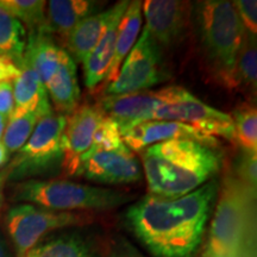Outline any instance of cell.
Instances as JSON below:
<instances>
[{
    "label": "cell",
    "instance_id": "cell-1",
    "mask_svg": "<svg viewBox=\"0 0 257 257\" xmlns=\"http://www.w3.org/2000/svg\"><path fill=\"white\" fill-rule=\"evenodd\" d=\"M219 182L212 179L188 194H147L125 212L135 237L155 257H193L200 246Z\"/></svg>",
    "mask_w": 257,
    "mask_h": 257
},
{
    "label": "cell",
    "instance_id": "cell-2",
    "mask_svg": "<svg viewBox=\"0 0 257 257\" xmlns=\"http://www.w3.org/2000/svg\"><path fill=\"white\" fill-rule=\"evenodd\" d=\"M149 194L178 198L214 179L223 155L217 147L192 140H170L140 152Z\"/></svg>",
    "mask_w": 257,
    "mask_h": 257
},
{
    "label": "cell",
    "instance_id": "cell-3",
    "mask_svg": "<svg viewBox=\"0 0 257 257\" xmlns=\"http://www.w3.org/2000/svg\"><path fill=\"white\" fill-rule=\"evenodd\" d=\"M201 47L208 67L224 86L236 87L234 70L244 28L232 2L206 0L197 5Z\"/></svg>",
    "mask_w": 257,
    "mask_h": 257
},
{
    "label": "cell",
    "instance_id": "cell-4",
    "mask_svg": "<svg viewBox=\"0 0 257 257\" xmlns=\"http://www.w3.org/2000/svg\"><path fill=\"white\" fill-rule=\"evenodd\" d=\"M12 200L61 212L111 210L131 200L130 194L69 180L29 179L15 186Z\"/></svg>",
    "mask_w": 257,
    "mask_h": 257
},
{
    "label": "cell",
    "instance_id": "cell-5",
    "mask_svg": "<svg viewBox=\"0 0 257 257\" xmlns=\"http://www.w3.org/2000/svg\"><path fill=\"white\" fill-rule=\"evenodd\" d=\"M255 188L236 176L225 179L212 221L205 257H233L242 238L248 207Z\"/></svg>",
    "mask_w": 257,
    "mask_h": 257
},
{
    "label": "cell",
    "instance_id": "cell-6",
    "mask_svg": "<svg viewBox=\"0 0 257 257\" xmlns=\"http://www.w3.org/2000/svg\"><path fill=\"white\" fill-rule=\"evenodd\" d=\"M67 115L53 113L41 118L34 133L10 162L9 180H24L54 172L63 160L62 135Z\"/></svg>",
    "mask_w": 257,
    "mask_h": 257
},
{
    "label": "cell",
    "instance_id": "cell-7",
    "mask_svg": "<svg viewBox=\"0 0 257 257\" xmlns=\"http://www.w3.org/2000/svg\"><path fill=\"white\" fill-rule=\"evenodd\" d=\"M87 221L89 217L79 212L47 210L31 204H18L6 213V227L17 257H25L48 233Z\"/></svg>",
    "mask_w": 257,
    "mask_h": 257
},
{
    "label": "cell",
    "instance_id": "cell-8",
    "mask_svg": "<svg viewBox=\"0 0 257 257\" xmlns=\"http://www.w3.org/2000/svg\"><path fill=\"white\" fill-rule=\"evenodd\" d=\"M168 79L162 48L146 28L121 64L119 73L105 88L106 95H121L148 91Z\"/></svg>",
    "mask_w": 257,
    "mask_h": 257
},
{
    "label": "cell",
    "instance_id": "cell-9",
    "mask_svg": "<svg viewBox=\"0 0 257 257\" xmlns=\"http://www.w3.org/2000/svg\"><path fill=\"white\" fill-rule=\"evenodd\" d=\"M192 93L180 86H169L159 91H142L121 95H106L99 106L106 115L112 118L119 126L120 134L136 124L150 119L152 114L161 106L188 100Z\"/></svg>",
    "mask_w": 257,
    "mask_h": 257
},
{
    "label": "cell",
    "instance_id": "cell-10",
    "mask_svg": "<svg viewBox=\"0 0 257 257\" xmlns=\"http://www.w3.org/2000/svg\"><path fill=\"white\" fill-rule=\"evenodd\" d=\"M75 176L101 185H127L140 181L142 167L126 144L115 149L86 153Z\"/></svg>",
    "mask_w": 257,
    "mask_h": 257
},
{
    "label": "cell",
    "instance_id": "cell-11",
    "mask_svg": "<svg viewBox=\"0 0 257 257\" xmlns=\"http://www.w3.org/2000/svg\"><path fill=\"white\" fill-rule=\"evenodd\" d=\"M149 120L179 121L194 127L199 133L210 137H223L233 141V121L230 114L211 107L198 98L173 102L154 112Z\"/></svg>",
    "mask_w": 257,
    "mask_h": 257
},
{
    "label": "cell",
    "instance_id": "cell-12",
    "mask_svg": "<svg viewBox=\"0 0 257 257\" xmlns=\"http://www.w3.org/2000/svg\"><path fill=\"white\" fill-rule=\"evenodd\" d=\"M100 106L82 105L67 115L62 135V169L67 175H75L81 159L91 149L96 130L104 117Z\"/></svg>",
    "mask_w": 257,
    "mask_h": 257
},
{
    "label": "cell",
    "instance_id": "cell-13",
    "mask_svg": "<svg viewBox=\"0 0 257 257\" xmlns=\"http://www.w3.org/2000/svg\"><path fill=\"white\" fill-rule=\"evenodd\" d=\"M189 3L176 0H147L142 3L146 29L161 48H169L181 40L191 16Z\"/></svg>",
    "mask_w": 257,
    "mask_h": 257
},
{
    "label": "cell",
    "instance_id": "cell-14",
    "mask_svg": "<svg viewBox=\"0 0 257 257\" xmlns=\"http://www.w3.org/2000/svg\"><path fill=\"white\" fill-rule=\"evenodd\" d=\"M124 143L133 152H142L153 144L170 140H192L217 147L218 140L199 133L194 127L179 121L147 120L136 124L121 134Z\"/></svg>",
    "mask_w": 257,
    "mask_h": 257
},
{
    "label": "cell",
    "instance_id": "cell-15",
    "mask_svg": "<svg viewBox=\"0 0 257 257\" xmlns=\"http://www.w3.org/2000/svg\"><path fill=\"white\" fill-rule=\"evenodd\" d=\"M130 2L121 0L114 4V14L110 24L102 35L100 41L94 47L88 56L83 60V79L85 85L88 89H94L96 86L105 81L110 70L111 63L113 61L115 37H117L118 25L123 17L124 12L126 11Z\"/></svg>",
    "mask_w": 257,
    "mask_h": 257
},
{
    "label": "cell",
    "instance_id": "cell-16",
    "mask_svg": "<svg viewBox=\"0 0 257 257\" xmlns=\"http://www.w3.org/2000/svg\"><path fill=\"white\" fill-rule=\"evenodd\" d=\"M19 67V74L12 82L15 107L11 117L36 113L43 118L53 113L49 95L40 76L25 64H21Z\"/></svg>",
    "mask_w": 257,
    "mask_h": 257
},
{
    "label": "cell",
    "instance_id": "cell-17",
    "mask_svg": "<svg viewBox=\"0 0 257 257\" xmlns=\"http://www.w3.org/2000/svg\"><path fill=\"white\" fill-rule=\"evenodd\" d=\"M64 53L66 50L55 43L49 32L46 30L29 32L21 64L35 70L46 86L56 73Z\"/></svg>",
    "mask_w": 257,
    "mask_h": 257
},
{
    "label": "cell",
    "instance_id": "cell-18",
    "mask_svg": "<svg viewBox=\"0 0 257 257\" xmlns=\"http://www.w3.org/2000/svg\"><path fill=\"white\" fill-rule=\"evenodd\" d=\"M50 102H53L56 113L69 115L79 107L80 86L78 66L68 53H64L61 63L46 85Z\"/></svg>",
    "mask_w": 257,
    "mask_h": 257
},
{
    "label": "cell",
    "instance_id": "cell-19",
    "mask_svg": "<svg viewBox=\"0 0 257 257\" xmlns=\"http://www.w3.org/2000/svg\"><path fill=\"white\" fill-rule=\"evenodd\" d=\"M114 14V5L111 9L91 15L73 29L64 41L67 53L75 62H83L88 54L100 41Z\"/></svg>",
    "mask_w": 257,
    "mask_h": 257
},
{
    "label": "cell",
    "instance_id": "cell-20",
    "mask_svg": "<svg viewBox=\"0 0 257 257\" xmlns=\"http://www.w3.org/2000/svg\"><path fill=\"white\" fill-rule=\"evenodd\" d=\"M46 31L67 40L73 29L82 19L94 15L100 3L88 0H51L47 3Z\"/></svg>",
    "mask_w": 257,
    "mask_h": 257
},
{
    "label": "cell",
    "instance_id": "cell-21",
    "mask_svg": "<svg viewBox=\"0 0 257 257\" xmlns=\"http://www.w3.org/2000/svg\"><path fill=\"white\" fill-rule=\"evenodd\" d=\"M142 22V2H140V0L130 2L126 11L124 12L123 17L120 19L119 25H118L113 61H112L110 70H108L107 76L105 79V82L107 85L113 81L115 76L118 75L124 60L126 59L128 53L136 44L138 36H140Z\"/></svg>",
    "mask_w": 257,
    "mask_h": 257
},
{
    "label": "cell",
    "instance_id": "cell-22",
    "mask_svg": "<svg viewBox=\"0 0 257 257\" xmlns=\"http://www.w3.org/2000/svg\"><path fill=\"white\" fill-rule=\"evenodd\" d=\"M25 257H95L91 245L78 233H64L44 240Z\"/></svg>",
    "mask_w": 257,
    "mask_h": 257
},
{
    "label": "cell",
    "instance_id": "cell-23",
    "mask_svg": "<svg viewBox=\"0 0 257 257\" xmlns=\"http://www.w3.org/2000/svg\"><path fill=\"white\" fill-rule=\"evenodd\" d=\"M27 40L24 25L10 14L0 2V55L10 57L21 66Z\"/></svg>",
    "mask_w": 257,
    "mask_h": 257
},
{
    "label": "cell",
    "instance_id": "cell-24",
    "mask_svg": "<svg viewBox=\"0 0 257 257\" xmlns=\"http://www.w3.org/2000/svg\"><path fill=\"white\" fill-rule=\"evenodd\" d=\"M233 121L234 138L245 152H257V111L255 106L243 102L237 106L231 115Z\"/></svg>",
    "mask_w": 257,
    "mask_h": 257
},
{
    "label": "cell",
    "instance_id": "cell-25",
    "mask_svg": "<svg viewBox=\"0 0 257 257\" xmlns=\"http://www.w3.org/2000/svg\"><path fill=\"white\" fill-rule=\"evenodd\" d=\"M4 8L25 24L29 31L46 30L47 2L43 0H0Z\"/></svg>",
    "mask_w": 257,
    "mask_h": 257
},
{
    "label": "cell",
    "instance_id": "cell-26",
    "mask_svg": "<svg viewBox=\"0 0 257 257\" xmlns=\"http://www.w3.org/2000/svg\"><path fill=\"white\" fill-rule=\"evenodd\" d=\"M40 119L41 117L36 113L9 118L2 137V142L9 153H17L24 147Z\"/></svg>",
    "mask_w": 257,
    "mask_h": 257
},
{
    "label": "cell",
    "instance_id": "cell-27",
    "mask_svg": "<svg viewBox=\"0 0 257 257\" xmlns=\"http://www.w3.org/2000/svg\"><path fill=\"white\" fill-rule=\"evenodd\" d=\"M257 76V51L256 37L244 30L243 41L238 51L234 70L236 87L239 85H245L249 87H256Z\"/></svg>",
    "mask_w": 257,
    "mask_h": 257
},
{
    "label": "cell",
    "instance_id": "cell-28",
    "mask_svg": "<svg viewBox=\"0 0 257 257\" xmlns=\"http://www.w3.org/2000/svg\"><path fill=\"white\" fill-rule=\"evenodd\" d=\"M123 146H125V143L121 137L119 126L112 118L105 114L99 124L94 141L88 152L100 149H115Z\"/></svg>",
    "mask_w": 257,
    "mask_h": 257
},
{
    "label": "cell",
    "instance_id": "cell-29",
    "mask_svg": "<svg viewBox=\"0 0 257 257\" xmlns=\"http://www.w3.org/2000/svg\"><path fill=\"white\" fill-rule=\"evenodd\" d=\"M256 161V153L243 150L236 163V178L252 188H256L257 181Z\"/></svg>",
    "mask_w": 257,
    "mask_h": 257
},
{
    "label": "cell",
    "instance_id": "cell-30",
    "mask_svg": "<svg viewBox=\"0 0 257 257\" xmlns=\"http://www.w3.org/2000/svg\"><path fill=\"white\" fill-rule=\"evenodd\" d=\"M244 30L256 37L257 34V3L255 0L233 2Z\"/></svg>",
    "mask_w": 257,
    "mask_h": 257
},
{
    "label": "cell",
    "instance_id": "cell-31",
    "mask_svg": "<svg viewBox=\"0 0 257 257\" xmlns=\"http://www.w3.org/2000/svg\"><path fill=\"white\" fill-rule=\"evenodd\" d=\"M104 257H146L123 236H115L107 244Z\"/></svg>",
    "mask_w": 257,
    "mask_h": 257
},
{
    "label": "cell",
    "instance_id": "cell-32",
    "mask_svg": "<svg viewBox=\"0 0 257 257\" xmlns=\"http://www.w3.org/2000/svg\"><path fill=\"white\" fill-rule=\"evenodd\" d=\"M15 107L14 86L12 81L0 82V115L9 118L11 117Z\"/></svg>",
    "mask_w": 257,
    "mask_h": 257
},
{
    "label": "cell",
    "instance_id": "cell-33",
    "mask_svg": "<svg viewBox=\"0 0 257 257\" xmlns=\"http://www.w3.org/2000/svg\"><path fill=\"white\" fill-rule=\"evenodd\" d=\"M21 67L8 56L0 55V82L14 81L19 74Z\"/></svg>",
    "mask_w": 257,
    "mask_h": 257
},
{
    "label": "cell",
    "instance_id": "cell-34",
    "mask_svg": "<svg viewBox=\"0 0 257 257\" xmlns=\"http://www.w3.org/2000/svg\"><path fill=\"white\" fill-rule=\"evenodd\" d=\"M10 173H11V169H10L9 165L0 170V207H2L3 201H4V188L10 178Z\"/></svg>",
    "mask_w": 257,
    "mask_h": 257
},
{
    "label": "cell",
    "instance_id": "cell-35",
    "mask_svg": "<svg viewBox=\"0 0 257 257\" xmlns=\"http://www.w3.org/2000/svg\"><path fill=\"white\" fill-rule=\"evenodd\" d=\"M9 157L10 153L8 152V149H6L2 141H0V168H3L8 163Z\"/></svg>",
    "mask_w": 257,
    "mask_h": 257
},
{
    "label": "cell",
    "instance_id": "cell-36",
    "mask_svg": "<svg viewBox=\"0 0 257 257\" xmlns=\"http://www.w3.org/2000/svg\"><path fill=\"white\" fill-rule=\"evenodd\" d=\"M0 257H11V253L9 251L8 245H6L4 237L0 232Z\"/></svg>",
    "mask_w": 257,
    "mask_h": 257
},
{
    "label": "cell",
    "instance_id": "cell-37",
    "mask_svg": "<svg viewBox=\"0 0 257 257\" xmlns=\"http://www.w3.org/2000/svg\"><path fill=\"white\" fill-rule=\"evenodd\" d=\"M6 123H8V118H5V117H3V115H0V141H2L3 134H4Z\"/></svg>",
    "mask_w": 257,
    "mask_h": 257
}]
</instances>
